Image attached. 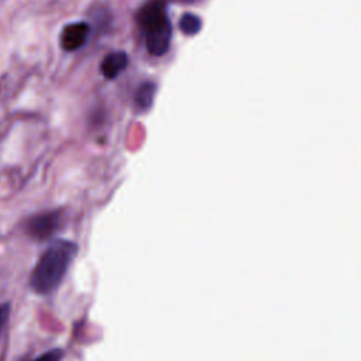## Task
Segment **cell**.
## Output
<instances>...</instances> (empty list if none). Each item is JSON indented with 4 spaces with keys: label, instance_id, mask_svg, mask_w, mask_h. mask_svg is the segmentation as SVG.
Wrapping results in <instances>:
<instances>
[{
    "label": "cell",
    "instance_id": "obj_1",
    "mask_svg": "<svg viewBox=\"0 0 361 361\" xmlns=\"http://www.w3.org/2000/svg\"><path fill=\"white\" fill-rule=\"evenodd\" d=\"M76 254L73 241L56 240L49 244L31 271L30 288L38 295L52 293L62 283Z\"/></svg>",
    "mask_w": 361,
    "mask_h": 361
},
{
    "label": "cell",
    "instance_id": "obj_2",
    "mask_svg": "<svg viewBox=\"0 0 361 361\" xmlns=\"http://www.w3.org/2000/svg\"><path fill=\"white\" fill-rule=\"evenodd\" d=\"M135 21L144 35L147 51L154 56L165 55L172 41V24L168 18L165 1H145L138 8Z\"/></svg>",
    "mask_w": 361,
    "mask_h": 361
},
{
    "label": "cell",
    "instance_id": "obj_3",
    "mask_svg": "<svg viewBox=\"0 0 361 361\" xmlns=\"http://www.w3.org/2000/svg\"><path fill=\"white\" fill-rule=\"evenodd\" d=\"M63 217L59 210H48L37 213L28 217L24 223V231L27 235L37 241L51 238L62 226Z\"/></svg>",
    "mask_w": 361,
    "mask_h": 361
},
{
    "label": "cell",
    "instance_id": "obj_4",
    "mask_svg": "<svg viewBox=\"0 0 361 361\" xmlns=\"http://www.w3.org/2000/svg\"><path fill=\"white\" fill-rule=\"evenodd\" d=\"M90 24L86 21H73L63 25L59 34L61 48L66 52H73L80 49L89 39Z\"/></svg>",
    "mask_w": 361,
    "mask_h": 361
},
{
    "label": "cell",
    "instance_id": "obj_5",
    "mask_svg": "<svg viewBox=\"0 0 361 361\" xmlns=\"http://www.w3.org/2000/svg\"><path fill=\"white\" fill-rule=\"evenodd\" d=\"M127 66L128 55L124 51H113L103 58L100 63V72L106 79L113 80L120 76L121 72L127 69Z\"/></svg>",
    "mask_w": 361,
    "mask_h": 361
},
{
    "label": "cell",
    "instance_id": "obj_6",
    "mask_svg": "<svg viewBox=\"0 0 361 361\" xmlns=\"http://www.w3.org/2000/svg\"><path fill=\"white\" fill-rule=\"evenodd\" d=\"M155 93H157V85L154 82H151V80L142 82L134 93V103H135L137 109L141 111L148 110L154 103Z\"/></svg>",
    "mask_w": 361,
    "mask_h": 361
},
{
    "label": "cell",
    "instance_id": "obj_7",
    "mask_svg": "<svg viewBox=\"0 0 361 361\" xmlns=\"http://www.w3.org/2000/svg\"><path fill=\"white\" fill-rule=\"evenodd\" d=\"M179 28L185 35H195L202 28V20L193 13H185L179 20Z\"/></svg>",
    "mask_w": 361,
    "mask_h": 361
},
{
    "label": "cell",
    "instance_id": "obj_8",
    "mask_svg": "<svg viewBox=\"0 0 361 361\" xmlns=\"http://www.w3.org/2000/svg\"><path fill=\"white\" fill-rule=\"evenodd\" d=\"M63 358V351L61 348H52L44 354H41L39 357H37L32 361H62Z\"/></svg>",
    "mask_w": 361,
    "mask_h": 361
},
{
    "label": "cell",
    "instance_id": "obj_9",
    "mask_svg": "<svg viewBox=\"0 0 361 361\" xmlns=\"http://www.w3.org/2000/svg\"><path fill=\"white\" fill-rule=\"evenodd\" d=\"M10 310H11L10 303H1V305H0V334H1L3 329H4V326H6L7 322H8Z\"/></svg>",
    "mask_w": 361,
    "mask_h": 361
},
{
    "label": "cell",
    "instance_id": "obj_10",
    "mask_svg": "<svg viewBox=\"0 0 361 361\" xmlns=\"http://www.w3.org/2000/svg\"><path fill=\"white\" fill-rule=\"evenodd\" d=\"M180 1H186V3H189V1H195V0H180Z\"/></svg>",
    "mask_w": 361,
    "mask_h": 361
}]
</instances>
